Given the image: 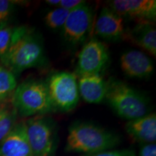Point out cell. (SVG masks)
I'll list each match as a JSON object with an SVG mask.
<instances>
[{
	"instance_id": "6da1fadb",
	"label": "cell",
	"mask_w": 156,
	"mask_h": 156,
	"mask_svg": "<svg viewBox=\"0 0 156 156\" xmlns=\"http://www.w3.org/2000/svg\"><path fill=\"white\" fill-rule=\"evenodd\" d=\"M43 42L38 35L25 26L13 28L8 50L1 61L6 69L20 73L44 61Z\"/></svg>"
},
{
	"instance_id": "7a4b0ae2",
	"label": "cell",
	"mask_w": 156,
	"mask_h": 156,
	"mask_svg": "<svg viewBox=\"0 0 156 156\" xmlns=\"http://www.w3.org/2000/svg\"><path fill=\"white\" fill-rule=\"evenodd\" d=\"M119 136L90 123H77L69 129L66 151L86 155L109 151L119 144Z\"/></svg>"
},
{
	"instance_id": "3957f363",
	"label": "cell",
	"mask_w": 156,
	"mask_h": 156,
	"mask_svg": "<svg viewBox=\"0 0 156 156\" xmlns=\"http://www.w3.org/2000/svg\"><path fill=\"white\" fill-rule=\"evenodd\" d=\"M105 98L114 112L129 121L148 114V99L127 84L111 78L106 82Z\"/></svg>"
},
{
	"instance_id": "277c9868",
	"label": "cell",
	"mask_w": 156,
	"mask_h": 156,
	"mask_svg": "<svg viewBox=\"0 0 156 156\" xmlns=\"http://www.w3.org/2000/svg\"><path fill=\"white\" fill-rule=\"evenodd\" d=\"M17 113L22 116H44L55 112L46 83L40 80L23 82L16 87L11 99Z\"/></svg>"
},
{
	"instance_id": "5b68a950",
	"label": "cell",
	"mask_w": 156,
	"mask_h": 156,
	"mask_svg": "<svg viewBox=\"0 0 156 156\" xmlns=\"http://www.w3.org/2000/svg\"><path fill=\"white\" fill-rule=\"evenodd\" d=\"M48 94L54 110L68 112L77 106L80 94L77 76L69 72H58L46 81Z\"/></svg>"
},
{
	"instance_id": "8992f818",
	"label": "cell",
	"mask_w": 156,
	"mask_h": 156,
	"mask_svg": "<svg viewBox=\"0 0 156 156\" xmlns=\"http://www.w3.org/2000/svg\"><path fill=\"white\" fill-rule=\"evenodd\" d=\"M25 122L33 156H51L54 144L53 122L47 117L36 116Z\"/></svg>"
},
{
	"instance_id": "52a82bcc",
	"label": "cell",
	"mask_w": 156,
	"mask_h": 156,
	"mask_svg": "<svg viewBox=\"0 0 156 156\" xmlns=\"http://www.w3.org/2000/svg\"><path fill=\"white\" fill-rule=\"evenodd\" d=\"M108 61V48L97 38H93L83 46L78 55L77 74L80 77L101 74Z\"/></svg>"
},
{
	"instance_id": "ba28073f",
	"label": "cell",
	"mask_w": 156,
	"mask_h": 156,
	"mask_svg": "<svg viewBox=\"0 0 156 156\" xmlns=\"http://www.w3.org/2000/svg\"><path fill=\"white\" fill-rule=\"evenodd\" d=\"M92 20V11L86 4L71 10L62 28L64 38L73 45L80 44L88 33Z\"/></svg>"
},
{
	"instance_id": "9c48e42d",
	"label": "cell",
	"mask_w": 156,
	"mask_h": 156,
	"mask_svg": "<svg viewBox=\"0 0 156 156\" xmlns=\"http://www.w3.org/2000/svg\"><path fill=\"white\" fill-rule=\"evenodd\" d=\"M109 8L122 17L151 22L156 17L155 0H114L109 2Z\"/></svg>"
},
{
	"instance_id": "30bf717a",
	"label": "cell",
	"mask_w": 156,
	"mask_h": 156,
	"mask_svg": "<svg viewBox=\"0 0 156 156\" xmlns=\"http://www.w3.org/2000/svg\"><path fill=\"white\" fill-rule=\"evenodd\" d=\"M0 156H33L25 122L17 123L1 142Z\"/></svg>"
},
{
	"instance_id": "8fae6325",
	"label": "cell",
	"mask_w": 156,
	"mask_h": 156,
	"mask_svg": "<svg viewBox=\"0 0 156 156\" xmlns=\"http://www.w3.org/2000/svg\"><path fill=\"white\" fill-rule=\"evenodd\" d=\"M121 68L128 77L144 79L151 77L154 67L151 59L145 53L138 50L124 52L120 58Z\"/></svg>"
},
{
	"instance_id": "7c38bea8",
	"label": "cell",
	"mask_w": 156,
	"mask_h": 156,
	"mask_svg": "<svg viewBox=\"0 0 156 156\" xmlns=\"http://www.w3.org/2000/svg\"><path fill=\"white\" fill-rule=\"evenodd\" d=\"M95 32L105 40H119L125 32L124 19L109 7H103L97 19Z\"/></svg>"
},
{
	"instance_id": "4fadbf2b",
	"label": "cell",
	"mask_w": 156,
	"mask_h": 156,
	"mask_svg": "<svg viewBox=\"0 0 156 156\" xmlns=\"http://www.w3.org/2000/svg\"><path fill=\"white\" fill-rule=\"evenodd\" d=\"M126 131L131 137L142 143H153L156 140V115L145 116L130 120L126 124Z\"/></svg>"
},
{
	"instance_id": "5bb4252c",
	"label": "cell",
	"mask_w": 156,
	"mask_h": 156,
	"mask_svg": "<svg viewBox=\"0 0 156 156\" xmlns=\"http://www.w3.org/2000/svg\"><path fill=\"white\" fill-rule=\"evenodd\" d=\"M78 84L79 94L88 103H100L105 99L106 82L101 74L80 76Z\"/></svg>"
},
{
	"instance_id": "9a60e30c",
	"label": "cell",
	"mask_w": 156,
	"mask_h": 156,
	"mask_svg": "<svg viewBox=\"0 0 156 156\" xmlns=\"http://www.w3.org/2000/svg\"><path fill=\"white\" fill-rule=\"evenodd\" d=\"M124 37L153 56H156V30L153 23L139 22L124 32Z\"/></svg>"
},
{
	"instance_id": "2e32d148",
	"label": "cell",
	"mask_w": 156,
	"mask_h": 156,
	"mask_svg": "<svg viewBox=\"0 0 156 156\" xmlns=\"http://www.w3.org/2000/svg\"><path fill=\"white\" fill-rule=\"evenodd\" d=\"M17 113L12 104L0 112V142L8 135L16 124Z\"/></svg>"
},
{
	"instance_id": "e0dca14e",
	"label": "cell",
	"mask_w": 156,
	"mask_h": 156,
	"mask_svg": "<svg viewBox=\"0 0 156 156\" xmlns=\"http://www.w3.org/2000/svg\"><path fill=\"white\" fill-rule=\"evenodd\" d=\"M17 87L14 74L5 67H0V101L8 99Z\"/></svg>"
},
{
	"instance_id": "ac0fdd59",
	"label": "cell",
	"mask_w": 156,
	"mask_h": 156,
	"mask_svg": "<svg viewBox=\"0 0 156 156\" xmlns=\"http://www.w3.org/2000/svg\"><path fill=\"white\" fill-rule=\"evenodd\" d=\"M69 10L62 7H56L48 12L44 17V21L48 28L56 30L63 28L68 15Z\"/></svg>"
},
{
	"instance_id": "d6986e66",
	"label": "cell",
	"mask_w": 156,
	"mask_h": 156,
	"mask_svg": "<svg viewBox=\"0 0 156 156\" xmlns=\"http://www.w3.org/2000/svg\"><path fill=\"white\" fill-rule=\"evenodd\" d=\"M13 28L9 26L0 28V59L5 56L10 44Z\"/></svg>"
},
{
	"instance_id": "ffe728a7",
	"label": "cell",
	"mask_w": 156,
	"mask_h": 156,
	"mask_svg": "<svg viewBox=\"0 0 156 156\" xmlns=\"http://www.w3.org/2000/svg\"><path fill=\"white\" fill-rule=\"evenodd\" d=\"M12 9V2L7 0H0V28L7 25Z\"/></svg>"
},
{
	"instance_id": "44dd1931",
	"label": "cell",
	"mask_w": 156,
	"mask_h": 156,
	"mask_svg": "<svg viewBox=\"0 0 156 156\" xmlns=\"http://www.w3.org/2000/svg\"><path fill=\"white\" fill-rule=\"evenodd\" d=\"M83 156H136L134 151L129 149L115 150V151H106L99 153L88 154Z\"/></svg>"
},
{
	"instance_id": "7402d4cb",
	"label": "cell",
	"mask_w": 156,
	"mask_h": 156,
	"mask_svg": "<svg viewBox=\"0 0 156 156\" xmlns=\"http://www.w3.org/2000/svg\"><path fill=\"white\" fill-rule=\"evenodd\" d=\"M85 4V2L82 1V0H60L58 7H62V8L71 11Z\"/></svg>"
},
{
	"instance_id": "603a6c76",
	"label": "cell",
	"mask_w": 156,
	"mask_h": 156,
	"mask_svg": "<svg viewBox=\"0 0 156 156\" xmlns=\"http://www.w3.org/2000/svg\"><path fill=\"white\" fill-rule=\"evenodd\" d=\"M140 156H156L155 143H145L140 147Z\"/></svg>"
},
{
	"instance_id": "cb8c5ba5",
	"label": "cell",
	"mask_w": 156,
	"mask_h": 156,
	"mask_svg": "<svg viewBox=\"0 0 156 156\" xmlns=\"http://www.w3.org/2000/svg\"><path fill=\"white\" fill-rule=\"evenodd\" d=\"M9 104V102L8 99L0 101V112H1L2 110H4V109H5L6 107L8 106Z\"/></svg>"
},
{
	"instance_id": "d4e9b609",
	"label": "cell",
	"mask_w": 156,
	"mask_h": 156,
	"mask_svg": "<svg viewBox=\"0 0 156 156\" xmlns=\"http://www.w3.org/2000/svg\"><path fill=\"white\" fill-rule=\"evenodd\" d=\"M46 2L47 3L48 5L58 7V5H59L60 3V0H47V1H46Z\"/></svg>"
}]
</instances>
